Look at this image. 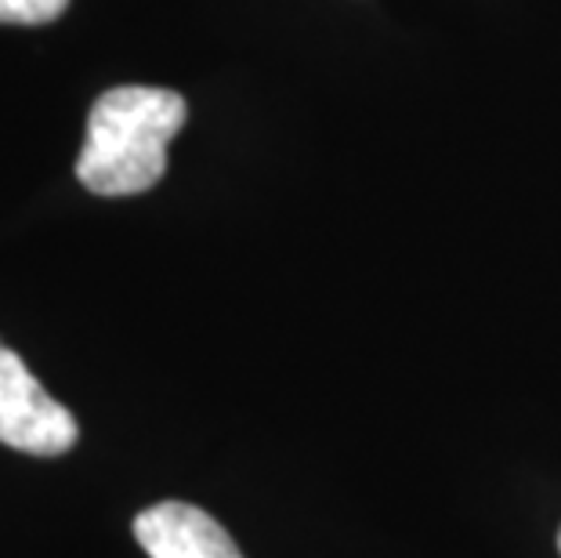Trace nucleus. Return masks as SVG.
<instances>
[{"label": "nucleus", "mask_w": 561, "mask_h": 558, "mask_svg": "<svg viewBox=\"0 0 561 558\" xmlns=\"http://www.w3.org/2000/svg\"><path fill=\"white\" fill-rule=\"evenodd\" d=\"M188 121L178 91L124 84L99 94L77 157L80 185L94 196H138L167 171V146Z\"/></svg>", "instance_id": "nucleus-1"}, {"label": "nucleus", "mask_w": 561, "mask_h": 558, "mask_svg": "<svg viewBox=\"0 0 561 558\" xmlns=\"http://www.w3.org/2000/svg\"><path fill=\"white\" fill-rule=\"evenodd\" d=\"M77 421L51 399L8 344H0V443L33 457H62L77 446Z\"/></svg>", "instance_id": "nucleus-2"}, {"label": "nucleus", "mask_w": 561, "mask_h": 558, "mask_svg": "<svg viewBox=\"0 0 561 558\" xmlns=\"http://www.w3.org/2000/svg\"><path fill=\"white\" fill-rule=\"evenodd\" d=\"M135 540L149 558H243L214 515L185 501H160L135 519Z\"/></svg>", "instance_id": "nucleus-3"}, {"label": "nucleus", "mask_w": 561, "mask_h": 558, "mask_svg": "<svg viewBox=\"0 0 561 558\" xmlns=\"http://www.w3.org/2000/svg\"><path fill=\"white\" fill-rule=\"evenodd\" d=\"M69 8V0H0V26H47Z\"/></svg>", "instance_id": "nucleus-4"}, {"label": "nucleus", "mask_w": 561, "mask_h": 558, "mask_svg": "<svg viewBox=\"0 0 561 558\" xmlns=\"http://www.w3.org/2000/svg\"><path fill=\"white\" fill-rule=\"evenodd\" d=\"M558 551H561V529H558Z\"/></svg>", "instance_id": "nucleus-5"}]
</instances>
